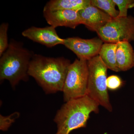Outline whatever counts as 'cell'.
I'll use <instances>...</instances> for the list:
<instances>
[{
	"label": "cell",
	"instance_id": "obj_1",
	"mask_svg": "<svg viewBox=\"0 0 134 134\" xmlns=\"http://www.w3.org/2000/svg\"><path fill=\"white\" fill-rule=\"evenodd\" d=\"M70 61L63 58H50L34 54L28 74L33 77L46 94L62 92Z\"/></svg>",
	"mask_w": 134,
	"mask_h": 134
},
{
	"label": "cell",
	"instance_id": "obj_2",
	"mask_svg": "<svg viewBox=\"0 0 134 134\" xmlns=\"http://www.w3.org/2000/svg\"><path fill=\"white\" fill-rule=\"evenodd\" d=\"M99 106L88 96L66 102L54 119L57 126L55 134H70L75 130L85 127L91 114L99 111Z\"/></svg>",
	"mask_w": 134,
	"mask_h": 134
},
{
	"label": "cell",
	"instance_id": "obj_3",
	"mask_svg": "<svg viewBox=\"0 0 134 134\" xmlns=\"http://www.w3.org/2000/svg\"><path fill=\"white\" fill-rule=\"evenodd\" d=\"M34 54L23 44L12 40L0 59V80L9 81L13 88L29 79V65Z\"/></svg>",
	"mask_w": 134,
	"mask_h": 134
},
{
	"label": "cell",
	"instance_id": "obj_4",
	"mask_svg": "<svg viewBox=\"0 0 134 134\" xmlns=\"http://www.w3.org/2000/svg\"><path fill=\"white\" fill-rule=\"evenodd\" d=\"M88 69L87 96L111 112L113 107L107 86L108 68L98 55L87 61Z\"/></svg>",
	"mask_w": 134,
	"mask_h": 134
},
{
	"label": "cell",
	"instance_id": "obj_5",
	"mask_svg": "<svg viewBox=\"0 0 134 134\" xmlns=\"http://www.w3.org/2000/svg\"><path fill=\"white\" fill-rule=\"evenodd\" d=\"M87 61L76 59L69 68L62 92L65 102L87 96Z\"/></svg>",
	"mask_w": 134,
	"mask_h": 134
},
{
	"label": "cell",
	"instance_id": "obj_6",
	"mask_svg": "<svg viewBox=\"0 0 134 134\" xmlns=\"http://www.w3.org/2000/svg\"><path fill=\"white\" fill-rule=\"evenodd\" d=\"M97 33L104 43L134 41V17L112 18Z\"/></svg>",
	"mask_w": 134,
	"mask_h": 134
},
{
	"label": "cell",
	"instance_id": "obj_7",
	"mask_svg": "<svg viewBox=\"0 0 134 134\" xmlns=\"http://www.w3.org/2000/svg\"><path fill=\"white\" fill-rule=\"evenodd\" d=\"M103 41L99 38L85 39L73 37L64 39L63 45L79 59L88 61L99 55Z\"/></svg>",
	"mask_w": 134,
	"mask_h": 134
},
{
	"label": "cell",
	"instance_id": "obj_8",
	"mask_svg": "<svg viewBox=\"0 0 134 134\" xmlns=\"http://www.w3.org/2000/svg\"><path fill=\"white\" fill-rule=\"evenodd\" d=\"M22 35L32 41L50 48L64 44V39L58 36L55 28L52 26L43 28L31 26L24 31Z\"/></svg>",
	"mask_w": 134,
	"mask_h": 134
},
{
	"label": "cell",
	"instance_id": "obj_9",
	"mask_svg": "<svg viewBox=\"0 0 134 134\" xmlns=\"http://www.w3.org/2000/svg\"><path fill=\"white\" fill-rule=\"evenodd\" d=\"M43 14L47 23L55 28L65 26L75 29L82 24L78 11L69 10H43Z\"/></svg>",
	"mask_w": 134,
	"mask_h": 134
},
{
	"label": "cell",
	"instance_id": "obj_10",
	"mask_svg": "<svg viewBox=\"0 0 134 134\" xmlns=\"http://www.w3.org/2000/svg\"><path fill=\"white\" fill-rule=\"evenodd\" d=\"M78 12L82 24L90 30L96 32L112 18L103 10L92 5Z\"/></svg>",
	"mask_w": 134,
	"mask_h": 134
},
{
	"label": "cell",
	"instance_id": "obj_11",
	"mask_svg": "<svg viewBox=\"0 0 134 134\" xmlns=\"http://www.w3.org/2000/svg\"><path fill=\"white\" fill-rule=\"evenodd\" d=\"M117 44L116 59L117 66L120 71H127L134 67V50L128 41H121Z\"/></svg>",
	"mask_w": 134,
	"mask_h": 134
},
{
	"label": "cell",
	"instance_id": "obj_12",
	"mask_svg": "<svg viewBox=\"0 0 134 134\" xmlns=\"http://www.w3.org/2000/svg\"><path fill=\"white\" fill-rule=\"evenodd\" d=\"M91 5V0H51L47 3L43 10H69L79 11Z\"/></svg>",
	"mask_w": 134,
	"mask_h": 134
},
{
	"label": "cell",
	"instance_id": "obj_13",
	"mask_svg": "<svg viewBox=\"0 0 134 134\" xmlns=\"http://www.w3.org/2000/svg\"><path fill=\"white\" fill-rule=\"evenodd\" d=\"M117 43H105L103 44L99 55L108 69L115 72H120L116 59Z\"/></svg>",
	"mask_w": 134,
	"mask_h": 134
},
{
	"label": "cell",
	"instance_id": "obj_14",
	"mask_svg": "<svg viewBox=\"0 0 134 134\" xmlns=\"http://www.w3.org/2000/svg\"><path fill=\"white\" fill-rule=\"evenodd\" d=\"M91 5L103 10L112 18L119 16V10L115 9L116 4L113 0H91Z\"/></svg>",
	"mask_w": 134,
	"mask_h": 134
},
{
	"label": "cell",
	"instance_id": "obj_15",
	"mask_svg": "<svg viewBox=\"0 0 134 134\" xmlns=\"http://www.w3.org/2000/svg\"><path fill=\"white\" fill-rule=\"evenodd\" d=\"M8 23H3L0 25V56L7 50L9 43L8 41Z\"/></svg>",
	"mask_w": 134,
	"mask_h": 134
},
{
	"label": "cell",
	"instance_id": "obj_16",
	"mask_svg": "<svg viewBox=\"0 0 134 134\" xmlns=\"http://www.w3.org/2000/svg\"><path fill=\"white\" fill-rule=\"evenodd\" d=\"M19 113L15 112L9 116L5 117L2 115H0V129L3 131L8 130L12 123L15 121V120L19 117Z\"/></svg>",
	"mask_w": 134,
	"mask_h": 134
},
{
	"label": "cell",
	"instance_id": "obj_17",
	"mask_svg": "<svg viewBox=\"0 0 134 134\" xmlns=\"http://www.w3.org/2000/svg\"><path fill=\"white\" fill-rule=\"evenodd\" d=\"M119 9L118 17H125L127 16L129 6L134 1V0H113Z\"/></svg>",
	"mask_w": 134,
	"mask_h": 134
},
{
	"label": "cell",
	"instance_id": "obj_18",
	"mask_svg": "<svg viewBox=\"0 0 134 134\" xmlns=\"http://www.w3.org/2000/svg\"><path fill=\"white\" fill-rule=\"evenodd\" d=\"M122 84L121 79L116 75L110 76L107 79V88L110 90L115 91L118 90L121 87Z\"/></svg>",
	"mask_w": 134,
	"mask_h": 134
},
{
	"label": "cell",
	"instance_id": "obj_19",
	"mask_svg": "<svg viewBox=\"0 0 134 134\" xmlns=\"http://www.w3.org/2000/svg\"><path fill=\"white\" fill-rule=\"evenodd\" d=\"M134 8V1L131 4H130L129 6V9L132 8Z\"/></svg>",
	"mask_w": 134,
	"mask_h": 134
},
{
	"label": "cell",
	"instance_id": "obj_20",
	"mask_svg": "<svg viewBox=\"0 0 134 134\" xmlns=\"http://www.w3.org/2000/svg\"><path fill=\"white\" fill-rule=\"evenodd\" d=\"M104 134H108L107 133H105Z\"/></svg>",
	"mask_w": 134,
	"mask_h": 134
},
{
	"label": "cell",
	"instance_id": "obj_21",
	"mask_svg": "<svg viewBox=\"0 0 134 134\" xmlns=\"http://www.w3.org/2000/svg\"></svg>",
	"mask_w": 134,
	"mask_h": 134
}]
</instances>
